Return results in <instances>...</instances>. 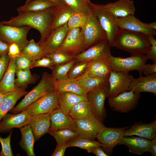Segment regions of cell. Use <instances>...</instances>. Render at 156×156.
Here are the masks:
<instances>
[{"instance_id":"47","label":"cell","mask_w":156,"mask_h":156,"mask_svg":"<svg viewBox=\"0 0 156 156\" xmlns=\"http://www.w3.org/2000/svg\"><path fill=\"white\" fill-rule=\"evenodd\" d=\"M148 39L151 44L149 51L145 55L148 60H151L153 63H156V40L154 36H148Z\"/></svg>"},{"instance_id":"52","label":"cell","mask_w":156,"mask_h":156,"mask_svg":"<svg viewBox=\"0 0 156 156\" xmlns=\"http://www.w3.org/2000/svg\"><path fill=\"white\" fill-rule=\"evenodd\" d=\"M10 45L0 39V57L3 55L8 53Z\"/></svg>"},{"instance_id":"57","label":"cell","mask_w":156,"mask_h":156,"mask_svg":"<svg viewBox=\"0 0 156 156\" xmlns=\"http://www.w3.org/2000/svg\"><path fill=\"white\" fill-rule=\"evenodd\" d=\"M4 98V94L0 91V106L3 102Z\"/></svg>"},{"instance_id":"39","label":"cell","mask_w":156,"mask_h":156,"mask_svg":"<svg viewBox=\"0 0 156 156\" xmlns=\"http://www.w3.org/2000/svg\"><path fill=\"white\" fill-rule=\"evenodd\" d=\"M76 62L74 58L66 63L54 65L52 70V75L57 81L69 79L68 77V73Z\"/></svg>"},{"instance_id":"10","label":"cell","mask_w":156,"mask_h":156,"mask_svg":"<svg viewBox=\"0 0 156 156\" xmlns=\"http://www.w3.org/2000/svg\"><path fill=\"white\" fill-rule=\"evenodd\" d=\"M140 97V93L131 91L107 99L109 104L112 110L118 112L127 113L134 109L138 103Z\"/></svg>"},{"instance_id":"16","label":"cell","mask_w":156,"mask_h":156,"mask_svg":"<svg viewBox=\"0 0 156 156\" xmlns=\"http://www.w3.org/2000/svg\"><path fill=\"white\" fill-rule=\"evenodd\" d=\"M67 23L50 31L42 44L45 56L57 51L60 47L68 31Z\"/></svg>"},{"instance_id":"12","label":"cell","mask_w":156,"mask_h":156,"mask_svg":"<svg viewBox=\"0 0 156 156\" xmlns=\"http://www.w3.org/2000/svg\"><path fill=\"white\" fill-rule=\"evenodd\" d=\"M111 46L107 39L99 41L74 57L76 62H91L103 57H109Z\"/></svg>"},{"instance_id":"19","label":"cell","mask_w":156,"mask_h":156,"mask_svg":"<svg viewBox=\"0 0 156 156\" xmlns=\"http://www.w3.org/2000/svg\"><path fill=\"white\" fill-rule=\"evenodd\" d=\"M28 124L33 133L35 141L48 133L51 127L50 113L31 116Z\"/></svg>"},{"instance_id":"38","label":"cell","mask_w":156,"mask_h":156,"mask_svg":"<svg viewBox=\"0 0 156 156\" xmlns=\"http://www.w3.org/2000/svg\"><path fill=\"white\" fill-rule=\"evenodd\" d=\"M48 133L55 139L57 145H60L78 136L76 132L68 129H49Z\"/></svg>"},{"instance_id":"44","label":"cell","mask_w":156,"mask_h":156,"mask_svg":"<svg viewBox=\"0 0 156 156\" xmlns=\"http://www.w3.org/2000/svg\"><path fill=\"white\" fill-rule=\"evenodd\" d=\"M12 131L10 132L6 138H3L0 136V142L2 149L0 152V156H13L11 146L10 140Z\"/></svg>"},{"instance_id":"30","label":"cell","mask_w":156,"mask_h":156,"mask_svg":"<svg viewBox=\"0 0 156 156\" xmlns=\"http://www.w3.org/2000/svg\"><path fill=\"white\" fill-rule=\"evenodd\" d=\"M75 13L71 8L66 4L57 7L54 14L51 31L67 23Z\"/></svg>"},{"instance_id":"14","label":"cell","mask_w":156,"mask_h":156,"mask_svg":"<svg viewBox=\"0 0 156 156\" xmlns=\"http://www.w3.org/2000/svg\"><path fill=\"white\" fill-rule=\"evenodd\" d=\"M133 78L129 72L112 70L109 79V89L107 98L116 96L120 94L127 91Z\"/></svg>"},{"instance_id":"4","label":"cell","mask_w":156,"mask_h":156,"mask_svg":"<svg viewBox=\"0 0 156 156\" xmlns=\"http://www.w3.org/2000/svg\"><path fill=\"white\" fill-rule=\"evenodd\" d=\"M89 5L105 31L111 47L119 28L117 18L108 10L105 5L96 4L90 1Z\"/></svg>"},{"instance_id":"55","label":"cell","mask_w":156,"mask_h":156,"mask_svg":"<svg viewBox=\"0 0 156 156\" xmlns=\"http://www.w3.org/2000/svg\"><path fill=\"white\" fill-rule=\"evenodd\" d=\"M33 0H27L25 4H27ZM53 3L57 7L62 5L66 4L64 0H46Z\"/></svg>"},{"instance_id":"3","label":"cell","mask_w":156,"mask_h":156,"mask_svg":"<svg viewBox=\"0 0 156 156\" xmlns=\"http://www.w3.org/2000/svg\"><path fill=\"white\" fill-rule=\"evenodd\" d=\"M57 81L51 74L47 72L42 73L41 79L37 85L25 95L23 99L9 112L16 114L25 110L30 105L57 87Z\"/></svg>"},{"instance_id":"1","label":"cell","mask_w":156,"mask_h":156,"mask_svg":"<svg viewBox=\"0 0 156 156\" xmlns=\"http://www.w3.org/2000/svg\"><path fill=\"white\" fill-rule=\"evenodd\" d=\"M57 7H53L41 12H25L12 17L8 21H2L4 24L16 27L29 26L37 29L40 38L38 42L42 45L51 31L52 23Z\"/></svg>"},{"instance_id":"36","label":"cell","mask_w":156,"mask_h":156,"mask_svg":"<svg viewBox=\"0 0 156 156\" xmlns=\"http://www.w3.org/2000/svg\"><path fill=\"white\" fill-rule=\"evenodd\" d=\"M68 115L74 120L94 115L89 102L86 101H81L74 105Z\"/></svg>"},{"instance_id":"8","label":"cell","mask_w":156,"mask_h":156,"mask_svg":"<svg viewBox=\"0 0 156 156\" xmlns=\"http://www.w3.org/2000/svg\"><path fill=\"white\" fill-rule=\"evenodd\" d=\"M109 83L106 85L87 92L86 96L93 114L103 122L106 116L105 102L107 97Z\"/></svg>"},{"instance_id":"24","label":"cell","mask_w":156,"mask_h":156,"mask_svg":"<svg viewBox=\"0 0 156 156\" xmlns=\"http://www.w3.org/2000/svg\"><path fill=\"white\" fill-rule=\"evenodd\" d=\"M150 143L148 140L131 136L123 137L119 144L126 146L129 151L133 154L140 155L148 152Z\"/></svg>"},{"instance_id":"23","label":"cell","mask_w":156,"mask_h":156,"mask_svg":"<svg viewBox=\"0 0 156 156\" xmlns=\"http://www.w3.org/2000/svg\"><path fill=\"white\" fill-rule=\"evenodd\" d=\"M156 120L148 124H138L126 129L124 137L135 135L142 138L151 140L156 138Z\"/></svg>"},{"instance_id":"32","label":"cell","mask_w":156,"mask_h":156,"mask_svg":"<svg viewBox=\"0 0 156 156\" xmlns=\"http://www.w3.org/2000/svg\"><path fill=\"white\" fill-rule=\"evenodd\" d=\"M56 7L52 2L46 0H33L17 8L18 14L41 12Z\"/></svg>"},{"instance_id":"53","label":"cell","mask_w":156,"mask_h":156,"mask_svg":"<svg viewBox=\"0 0 156 156\" xmlns=\"http://www.w3.org/2000/svg\"><path fill=\"white\" fill-rule=\"evenodd\" d=\"M91 153L95 154L96 156H108L101 148V146H98L94 148L92 150Z\"/></svg>"},{"instance_id":"17","label":"cell","mask_w":156,"mask_h":156,"mask_svg":"<svg viewBox=\"0 0 156 156\" xmlns=\"http://www.w3.org/2000/svg\"><path fill=\"white\" fill-rule=\"evenodd\" d=\"M119 29L144 33L148 36L156 35V31L148 27L147 23L141 21L134 15L117 18Z\"/></svg>"},{"instance_id":"37","label":"cell","mask_w":156,"mask_h":156,"mask_svg":"<svg viewBox=\"0 0 156 156\" xmlns=\"http://www.w3.org/2000/svg\"><path fill=\"white\" fill-rule=\"evenodd\" d=\"M68 147H77L86 150L88 153H90L94 148L103 145L94 140L88 138L78 136L68 141Z\"/></svg>"},{"instance_id":"50","label":"cell","mask_w":156,"mask_h":156,"mask_svg":"<svg viewBox=\"0 0 156 156\" xmlns=\"http://www.w3.org/2000/svg\"><path fill=\"white\" fill-rule=\"evenodd\" d=\"M68 147V141L59 145H57L52 156H64L65 152L67 148Z\"/></svg>"},{"instance_id":"27","label":"cell","mask_w":156,"mask_h":156,"mask_svg":"<svg viewBox=\"0 0 156 156\" xmlns=\"http://www.w3.org/2000/svg\"><path fill=\"white\" fill-rule=\"evenodd\" d=\"M59 109L68 114L73 106L83 101H88L86 96L68 92H58Z\"/></svg>"},{"instance_id":"40","label":"cell","mask_w":156,"mask_h":156,"mask_svg":"<svg viewBox=\"0 0 156 156\" xmlns=\"http://www.w3.org/2000/svg\"><path fill=\"white\" fill-rule=\"evenodd\" d=\"M88 19V14L83 12H75L67 22L68 30L75 28H82L86 24Z\"/></svg>"},{"instance_id":"51","label":"cell","mask_w":156,"mask_h":156,"mask_svg":"<svg viewBox=\"0 0 156 156\" xmlns=\"http://www.w3.org/2000/svg\"><path fill=\"white\" fill-rule=\"evenodd\" d=\"M142 72L146 76L156 73V63L152 64H146L142 68Z\"/></svg>"},{"instance_id":"2","label":"cell","mask_w":156,"mask_h":156,"mask_svg":"<svg viewBox=\"0 0 156 156\" xmlns=\"http://www.w3.org/2000/svg\"><path fill=\"white\" fill-rule=\"evenodd\" d=\"M151 46L148 35L119 29L112 47L135 55H145L149 51Z\"/></svg>"},{"instance_id":"11","label":"cell","mask_w":156,"mask_h":156,"mask_svg":"<svg viewBox=\"0 0 156 156\" xmlns=\"http://www.w3.org/2000/svg\"><path fill=\"white\" fill-rule=\"evenodd\" d=\"M128 128H108L105 126L97 134L96 138L103 145L104 150L109 156L114 148L119 144L124 137L125 130Z\"/></svg>"},{"instance_id":"46","label":"cell","mask_w":156,"mask_h":156,"mask_svg":"<svg viewBox=\"0 0 156 156\" xmlns=\"http://www.w3.org/2000/svg\"><path fill=\"white\" fill-rule=\"evenodd\" d=\"M32 62L29 59L21 54L15 59L16 70L30 68Z\"/></svg>"},{"instance_id":"33","label":"cell","mask_w":156,"mask_h":156,"mask_svg":"<svg viewBox=\"0 0 156 156\" xmlns=\"http://www.w3.org/2000/svg\"><path fill=\"white\" fill-rule=\"evenodd\" d=\"M57 90L58 92H68L81 96H86L87 92L75 79L57 81Z\"/></svg>"},{"instance_id":"43","label":"cell","mask_w":156,"mask_h":156,"mask_svg":"<svg viewBox=\"0 0 156 156\" xmlns=\"http://www.w3.org/2000/svg\"><path fill=\"white\" fill-rule=\"evenodd\" d=\"M45 56L50 58L53 61L54 65L64 64L74 59V57L60 50H57Z\"/></svg>"},{"instance_id":"7","label":"cell","mask_w":156,"mask_h":156,"mask_svg":"<svg viewBox=\"0 0 156 156\" xmlns=\"http://www.w3.org/2000/svg\"><path fill=\"white\" fill-rule=\"evenodd\" d=\"M31 27H19L5 24L0 22V39L9 44H16L21 51L27 44L28 33Z\"/></svg>"},{"instance_id":"28","label":"cell","mask_w":156,"mask_h":156,"mask_svg":"<svg viewBox=\"0 0 156 156\" xmlns=\"http://www.w3.org/2000/svg\"><path fill=\"white\" fill-rule=\"evenodd\" d=\"M15 59L10 58L7 69L0 80V91L3 94L12 91L16 88L14 85Z\"/></svg>"},{"instance_id":"48","label":"cell","mask_w":156,"mask_h":156,"mask_svg":"<svg viewBox=\"0 0 156 156\" xmlns=\"http://www.w3.org/2000/svg\"><path fill=\"white\" fill-rule=\"evenodd\" d=\"M10 59L8 53L3 55L0 57V80L7 69Z\"/></svg>"},{"instance_id":"21","label":"cell","mask_w":156,"mask_h":156,"mask_svg":"<svg viewBox=\"0 0 156 156\" xmlns=\"http://www.w3.org/2000/svg\"><path fill=\"white\" fill-rule=\"evenodd\" d=\"M110 12L116 18L134 15L135 7L132 0H118L105 5Z\"/></svg>"},{"instance_id":"56","label":"cell","mask_w":156,"mask_h":156,"mask_svg":"<svg viewBox=\"0 0 156 156\" xmlns=\"http://www.w3.org/2000/svg\"><path fill=\"white\" fill-rule=\"evenodd\" d=\"M148 26L149 28L155 30H156V22H155L150 23H147Z\"/></svg>"},{"instance_id":"18","label":"cell","mask_w":156,"mask_h":156,"mask_svg":"<svg viewBox=\"0 0 156 156\" xmlns=\"http://www.w3.org/2000/svg\"><path fill=\"white\" fill-rule=\"evenodd\" d=\"M31 116L26 110L16 114L7 113L0 121V133L13 128H20L28 124Z\"/></svg>"},{"instance_id":"13","label":"cell","mask_w":156,"mask_h":156,"mask_svg":"<svg viewBox=\"0 0 156 156\" xmlns=\"http://www.w3.org/2000/svg\"><path fill=\"white\" fill-rule=\"evenodd\" d=\"M75 131L78 136L94 140L98 133L105 126L103 122L94 115L77 120H74Z\"/></svg>"},{"instance_id":"42","label":"cell","mask_w":156,"mask_h":156,"mask_svg":"<svg viewBox=\"0 0 156 156\" xmlns=\"http://www.w3.org/2000/svg\"><path fill=\"white\" fill-rule=\"evenodd\" d=\"M90 62L85 61L75 63L68 73V79H75L79 77L84 73Z\"/></svg>"},{"instance_id":"26","label":"cell","mask_w":156,"mask_h":156,"mask_svg":"<svg viewBox=\"0 0 156 156\" xmlns=\"http://www.w3.org/2000/svg\"><path fill=\"white\" fill-rule=\"evenodd\" d=\"M27 93L25 88H16L13 90L4 94L3 100L0 106V121L8 112L14 107L17 101Z\"/></svg>"},{"instance_id":"54","label":"cell","mask_w":156,"mask_h":156,"mask_svg":"<svg viewBox=\"0 0 156 156\" xmlns=\"http://www.w3.org/2000/svg\"><path fill=\"white\" fill-rule=\"evenodd\" d=\"M148 152L153 156L156 155V138L151 140Z\"/></svg>"},{"instance_id":"35","label":"cell","mask_w":156,"mask_h":156,"mask_svg":"<svg viewBox=\"0 0 156 156\" xmlns=\"http://www.w3.org/2000/svg\"><path fill=\"white\" fill-rule=\"evenodd\" d=\"M16 78L15 79V88L25 89L29 84H34L36 82L38 76L32 75L30 68L16 70Z\"/></svg>"},{"instance_id":"49","label":"cell","mask_w":156,"mask_h":156,"mask_svg":"<svg viewBox=\"0 0 156 156\" xmlns=\"http://www.w3.org/2000/svg\"><path fill=\"white\" fill-rule=\"evenodd\" d=\"M8 54L10 58H16L21 55V51L16 44L12 43L9 45Z\"/></svg>"},{"instance_id":"9","label":"cell","mask_w":156,"mask_h":156,"mask_svg":"<svg viewBox=\"0 0 156 156\" xmlns=\"http://www.w3.org/2000/svg\"><path fill=\"white\" fill-rule=\"evenodd\" d=\"M58 91L53 90L30 105L26 110L31 116L50 113L59 108Z\"/></svg>"},{"instance_id":"41","label":"cell","mask_w":156,"mask_h":156,"mask_svg":"<svg viewBox=\"0 0 156 156\" xmlns=\"http://www.w3.org/2000/svg\"><path fill=\"white\" fill-rule=\"evenodd\" d=\"M65 3L75 12H83L88 14L90 0H64Z\"/></svg>"},{"instance_id":"22","label":"cell","mask_w":156,"mask_h":156,"mask_svg":"<svg viewBox=\"0 0 156 156\" xmlns=\"http://www.w3.org/2000/svg\"><path fill=\"white\" fill-rule=\"evenodd\" d=\"M109 57H101L90 62L83 74L96 78L109 76L112 71L109 65Z\"/></svg>"},{"instance_id":"31","label":"cell","mask_w":156,"mask_h":156,"mask_svg":"<svg viewBox=\"0 0 156 156\" xmlns=\"http://www.w3.org/2000/svg\"><path fill=\"white\" fill-rule=\"evenodd\" d=\"M109 76L102 78H96L82 74L75 79L87 92L109 83Z\"/></svg>"},{"instance_id":"29","label":"cell","mask_w":156,"mask_h":156,"mask_svg":"<svg viewBox=\"0 0 156 156\" xmlns=\"http://www.w3.org/2000/svg\"><path fill=\"white\" fill-rule=\"evenodd\" d=\"M20 129L21 138L19 144L28 156H35L34 151V137L30 125L28 124Z\"/></svg>"},{"instance_id":"25","label":"cell","mask_w":156,"mask_h":156,"mask_svg":"<svg viewBox=\"0 0 156 156\" xmlns=\"http://www.w3.org/2000/svg\"><path fill=\"white\" fill-rule=\"evenodd\" d=\"M50 129H68L75 131L74 120L59 108L50 113Z\"/></svg>"},{"instance_id":"45","label":"cell","mask_w":156,"mask_h":156,"mask_svg":"<svg viewBox=\"0 0 156 156\" xmlns=\"http://www.w3.org/2000/svg\"><path fill=\"white\" fill-rule=\"evenodd\" d=\"M54 64L52 60L49 57L44 56L32 62L30 68L35 67H43L48 68L51 70Z\"/></svg>"},{"instance_id":"15","label":"cell","mask_w":156,"mask_h":156,"mask_svg":"<svg viewBox=\"0 0 156 156\" xmlns=\"http://www.w3.org/2000/svg\"><path fill=\"white\" fill-rule=\"evenodd\" d=\"M58 50L62 51L74 57L84 51L81 29L75 28L68 30L64 40Z\"/></svg>"},{"instance_id":"6","label":"cell","mask_w":156,"mask_h":156,"mask_svg":"<svg viewBox=\"0 0 156 156\" xmlns=\"http://www.w3.org/2000/svg\"><path fill=\"white\" fill-rule=\"evenodd\" d=\"M81 30L84 43V51L97 42L107 39L105 31L89 5L87 22Z\"/></svg>"},{"instance_id":"20","label":"cell","mask_w":156,"mask_h":156,"mask_svg":"<svg viewBox=\"0 0 156 156\" xmlns=\"http://www.w3.org/2000/svg\"><path fill=\"white\" fill-rule=\"evenodd\" d=\"M140 93L148 92L156 95V73L145 77L140 76L138 78H133L131 81L127 91Z\"/></svg>"},{"instance_id":"5","label":"cell","mask_w":156,"mask_h":156,"mask_svg":"<svg viewBox=\"0 0 156 156\" xmlns=\"http://www.w3.org/2000/svg\"><path fill=\"white\" fill-rule=\"evenodd\" d=\"M147 60L145 55H131L125 58L111 55L109 57V65L112 71L129 72L136 70L140 76L142 75V68Z\"/></svg>"},{"instance_id":"34","label":"cell","mask_w":156,"mask_h":156,"mask_svg":"<svg viewBox=\"0 0 156 156\" xmlns=\"http://www.w3.org/2000/svg\"><path fill=\"white\" fill-rule=\"evenodd\" d=\"M21 54L32 62L45 56L42 45L36 43L33 39L30 40L23 50Z\"/></svg>"}]
</instances>
